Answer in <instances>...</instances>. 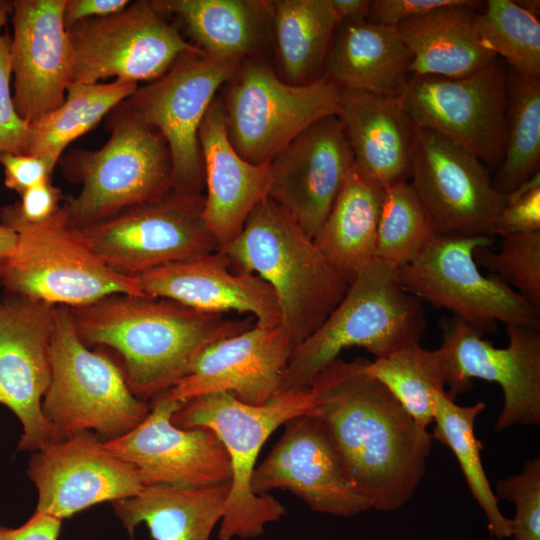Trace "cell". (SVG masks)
Here are the masks:
<instances>
[{
	"label": "cell",
	"mask_w": 540,
	"mask_h": 540,
	"mask_svg": "<svg viewBox=\"0 0 540 540\" xmlns=\"http://www.w3.org/2000/svg\"><path fill=\"white\" fill-rule=\"evenodd\" d=\"M369 360L339 357L311 381L314 412L329 429L347 471L371 507H402L426 470L432 435L367 369Z\"/></svg>",
	"instance_id": "obj_1"
},
{
	"label": "cell",
	"mask_w": 540,
	"mask_h": 540,
	"mask_svg": "<svg viewBox=\"0 0 540 540\" xmlns=\"http://www.w3.org/2000/svg\"><path fill=\"white\" fill-rule=\"evenodd\" d=\"M70 310L86 346L109 347L121 356L127 385L144 402L174 387L206 347L256 324L252 316L232 319L167 298L131 294Z\"/></svg>",
	"instance_id": "obj_2"
},
{
	"label": "cell",
	"mask_w": 540,
	"mask_h": 540,
	"mask_svg": "<svg viewBox=\"0 0 540 540\" xmlns=\"http://www.w3.org/2000/svg\"><path fill=\"white\" fill-rule=\"evenodd\" d=\"M219 250L233 269L255 273L272 287L281 327L293 349L324 323L349 287L314 240L269 197L253 208L240 233Z\"/></svg>",
	"instance_id": "obj_3"
},
{
	"label": "cell",
	"mask_w": 540,
	"mask_h": 540,
	"mask_svg": "<svg viewBox=\"0 0 540 540\" xmlns=\"http://www.w3.org/2000/svg\"><path fill=\"white\" fill-rule=\"evenodd\" d=\"M425 328L421 300L404 289L396 268L375 258L352 280L324 323L294 347L277 393L309 387L344 349L360 347L384 358L418 344Z\"/></svg>",
	"instance_id": "obj_4"
},
{
	"label": "cell",
	"mask_w": 540,
	"mask_h": 540,
	"mask_svg": "<svg viewBox=\"0 0 540 540\" xmlns=\"http://www.w3.org/2000/svg\"><path fill=\"white\" fill-rule=\"evenodd\" d=\"M310 387L276 393L267 403L253 406L230 393L194 398L172 416L182 429L206 427L220 439L231 466L230 493L218 529V540L253 539L286 509L274 497L256 495L251 481L260 450L268 437L291 418L314 410Z\"/></svg>",
	"instance_id": "obj_5"
},
{
	"label": "cell",
	"mask_w": 540,
	"mask_h": 540,
	"mask_svg": "<svg viewBox=\"0 0 540 540\" xmlns=\"http://www.w3.org/2000/svg\"><path fill=\"white\" fill-rule=\"evenodd\" d=\"M106 124L110 137L101 148L71 150L59 160L67 179L81 185L63 204L78 228L173 191L170 152L160 132L122 103Z\"/></svg>",
	"instance_id": "obj_6"
},
{
	"label": "cell",
	"mask_w": 540,
	"mask_h": 540,
	"mask_svg": "<svg viewBox=\"0 0 540 540\" xmlns=\"http://www.w3.org/2000/svg\"><path fill=\"white\" fill-rule=\"evenodd\" d=\"M0 220L17 234L14 250L0 257L5 292L70 308L113 294L143 296L134 276L115 272L88 246L63 205L39 224L20 222L1 210Z\"/></svg>",
	"instance_id": "obj_7"
},
{
	"label": "cell",
	"mask_w": 540,
	"mask_h": 540,
	"mask_svg": "<svg viewBox=\"0 0 540 540\" xmlns=\"http://www.w3.org/2000/svg\"><path fill=\"white\" fill-rule=\"evenodd\" d=\"M52 377L42 413L54 441L84 431L111 440L140 424L149 403L133 395L123 368L78 337L70 307L57 305L50 347ZM105 440V441H106Z\"/></svg>",
	"instance_id": "obj_8"
},
{
	"label": "cell",
	"mask_w": 540,
	"mask_h": 540,
	"mask_svg": "<svg viewBox=\"0 0 540 540\" xmlns=\"http://www.w3.org/2000/svg\"><path fill=\"white\" fill-rule=\"evenodd\" d=\"M222 102L229 141L253 164L270 162L315 122L339 113V88L322 75L294 85L259 57L244 59Z\"/></svg>",
	"instance_id": "obj_9"
},
{
	"label": "cell",
	"mask_w": 540,
	"mask_h": 540,
	"mask_svg": "<svg viewBox=\"0 0 540 540\" xmlns=\"http://www.w3.org/2000/svg\"><path fill=\"white\" fill-rule=\"evenodd\" d=\"M491 236L437 234L408 264L397 269L404 289L446 309L483 335L497 324L540 329V310L500 278L480 272L474 252Z\"/></svg>",
	"instance_id": "obj_10"
},
{
	"label": "cell",
	"mask_w": 540,
	"mask_h": 540,
	"mask_svg": "<svg viewBox=\"0 0 540 540\" xmlns=\"http://www.w3.org/2000/svg\"><path fill=\"white\" fill-rule=\"evenodd\" d=\"M241 61L220 59L202 50L183 53L160 77L140 86L122 105L156 128L169 148L173 191L203 195L201 123L217 91Z\"/></svg>",
	"instance_id": "obj_11"
},
{
	"label": "cell",
	"mask_w": 540,
	"mask_h": 540,
	"mask_svg": "<svg viewBox=\"0 0 540 540\" xmlns=\"http://www.w3.org/2000/svg\"><path fill=\"white\" fill-rule=\"evenodd\" d=\"M415 127L434 130L498 169L506 146L507 68L497 57L462 78L411 76L396 98Z\"/></svg>",
	"instance_id": "obj_12"
},
{
	"label": "cell",
	"mask_w": 540,
	"mask_h": 540,
	"mask_svg": "<svg viewBox=\"0 0 540 540\" xmlns=\"http://www.w3.org/2000/svg\"><path fill=\"white\" fill-rule=\"evenodd\" d=\"M204 195L171 191L79 228L88 246L115 272L137 276L219 249L206 226Z\"/></svg>",
	"instance_id": "obj_13"
},
{
	"label": "cell",
	"mask_w": 540,
	"mask_h": 540,
	"mask_svg": "<svg viewBox=\"0 0 540 540\" xmlns=\"http://www.w3.org/2000/svg\"><path fill=\"white\" fill-rule=\"evenodd\" d=\"M73 50V82L115 80L138 84L163 75L188 51V42L153 1L131 2L122 11L67 27ZM72 82V83H73Z\"/></svg>",
	"instance_id": "obj_14"
},
{
	"label": "cell",
	"mask_w": 540,
	"mask_h": 540,
	"mask_svg": "<svg viewBox=\"0 0 540 540\" xmlns=\"http://www.w3.org/2000/svg\"><path fill=\"white\" fill-rule=\"evenodd\" d=\"M410 161V184L437 234L495 236L507 198L473 153L434 130L415 127Z\"/></svg>",
	"instance_id": "obj_15"
},
{
	"label": "cell",
	"mask_w": 540,
	"mask_h": 540,
	"mask_svg": "<svg viewBox=\"0 0 540 540\" xmlns=\"http://www.w3.org/2000/svg\"><path fill=\"white\" fill-rule=\"evenodd\" d=\"M508 345L494 347L482 334L454 317L441 322L443 361L448 396L468 392L472 380L498 383L502 410L495 429L540 424V330L507 326Z\"/></svg>",
	"instance_id": "obj_16"
},
{
	"label": "cell",
	"mask_w": 540,
	"mask_h": 540,
	"mask_svg": "<svg viewBox=\"0 0 540 540\" xmlns=\"http://www.w3.org/2000/svg\"><path fill=\"white\" fill-rule=\"evenodd\" d=\"M252 491L292 492L315 512L351 517L372 509L357 489L324 421L314 410L284 424V432L254 470Z\"/></svg>",
	"instance_id": "obj_17"
},
{
	"label": "cell",
	"mask_w": 540,
	"mask_h": 540,
	"mask_svg": "<svg viewBox=\"0 0 540 540\" xmlns=\"http://www.w3.org/2000/svg\"><path fill=\"white\" fill-rule=\"evenodd\" d=\"M56 306L5 292L0 299V404L22 424L20 451L54 442L42 413L51 377Z\"/></svg>",
	"instance_id": "obj_18"
},
{
	"label": "cell",
	"mask_w": 540,
	"mask_h": 540,
	"mask_svg": "<svg viewBox=\"0 0 540 540\" xmlns=\"http://www.w3.org/2000/svg\"><path fill=\"white\" fill-rule=\"evenodd\" d=\"M183 404L156 398L134 429L104 441L108 451L137 468L144 487L201 488L231 481L229 456L211 429L173 424L172 416Z\"/></svg>",
	"instance_id": "obj_19"
},
{
	"label": "cell",
	"mask_w": 540,
	"mask_h": 540,
	"mask_svg": "<svg viewBox=\"0 0 540 540\" xmlns=\"http://www.w3.org/2000/svg\"><path fill=\"white\" fill-rule=\"evenodd\" d=\"M27 475L38 492L34 513L57 519L90 506L137 495V468L113 455L91 431L50 442L29 459Z\"/></svg>",
	"instance_id": "obj_20"
},
{
	"label": "cell",
	"mask_w": 540,
	"mask_h": 540,
	"mask_svg": "<svg viewBox=\"0 0 540 540\" xmlns=\"http://www.w3.org/2000/svg\"><path fill=\"white\" fill-rule=\"evenodd\" d=\"M65 1H11L13 101L29 124L59 107L73 82V50L63 17Z\"/></svg>",
	"instance_id": "obj_21"
},
{
	"label": "cell",
	"mask_w": 540,
	"mask_h": 540,
	"mask_svg": "<svg viewBox=\"0 0 540 540\" xmlns=\"http://www.w3.org/2000/svg\"><path fill=\"white\" fill-rule=\"evenodd\" d=\"M353 165L354 156L339 118L325 117L270 161L268 197L313 239Z\"/></svg>",
	"instance_id": "obj_22"
},
{
	"label": "cell",
	"mask_w": 540,
	"mask_h": 540,
	"mask_svg": "<svg viewBox=\"0 0 540 540\" xmlns=\"http://www.w3.org/2000/svg\"><path fill=\"white\" fill-rule=\"evenodd\" d=\"M292 350L281 326L255 324L206 347L188 374L160 397L186 403L207 394L230 393L246 404L264 405L277 393Z\"/></svg>",
	"instance_id": "obj_23"
},
{
	"label": "cell",
	"mask_w": 540,
	"mask_h": 540,
	"mask_svg": "<svg viewBox=\"0 0 540 540\" xmlns=\"http://www.w3.org/2000/svg\"><path fill=\"white\" fill-rule=\"evenodd\" d=\"M134 277L143 296L171 299L205 312L246 313L263 328L281 326L272 287L255 273L233 269L219 249Z\"/></svg>",
	"instance_id": "obj_24"
},
{
	"label": "cell",
	"mask_w": 540,
	"mask_h": 540,
	"mask_svg": "<svg viewBox=\"0 0 540 540\" xmlns=\"http://www.w3.org/2000/svg\"><path fill=\"white\" fill-rule=\"evenodd\" d=\"M206 194L203 217L219 247L242 230L253 208L268 197L270 162L253 164L229 141L222 101L215 98L199 129Z\"/></svg>",
	"instance_id": "obj_25"
},
{
	"label": "cell",
	"mask_w": 540,
	"mask_h": 540,
	"mask_svg": "<svg viewBox=\"0 0 540 540\" xmlns=\"http://www.w3.org/2000/svg\"><path fill=\"white\" fill-rule=\"evenodd\" d=\"M339 106L354 164L383 188L408 181L415 126L397 99L339 88Z\"/></svg>",
	"instance_id": "obj_26"
},
{
	"label": "cell",
	"mask_w": 540,
	"mask_h": 540,
	"mask_svg": "<svg viewBox=\"0 0 540 540\" xmlns=\"http://www.w3.org/2000/svg\"><path fill=\"white\" fill-rule=\"evenodd\" d=\"M412 58L396 26L345 20L334 33L323 75L338 88L397 98L410 78Z\"/></svg>",
	"instance_id": "obj_27"
},
{
	"label": "cell",
	"mask_w": 540,
	"mask_h": 540,
	"mask_svg": "<svg viewBox=\"0 0 540 540\" xmlns=\"http://www.w3.org/2000/svg\"><path fill=\"white\" fill-rule=\"evenodd\" d=\"M476 13L472 6H445L397 24L413 56L409 74L462 78L492 63L498 56L483 45Z\"/></svg>",
	"instance_id": "obj_28"
},
{
	"label": "cell",
	"mask_w": 540,
	"mask_h": 540,
	"mask_svg": "<svg viewBox=\"0 0 540 540\" xmlns=\"http://www.w3.org/2000/svg\"><path fill=\"white\" fill-rule=\"evenodd\" d=\"M229 493L230 481L201 488L152 485L112 506L130 534L144 523L154 540H210Z\"/></svg>",
	"instance_id": "obj_29"
},
{
	"label": "cell",
	"mask_w": 540,
	"mask_h": 540,
	"mask_svg": "<svg viewBox=\"0 0 540 540\" xmlns=\"http://www.w3.org/2000/svg\"><path fill=\"white\" fill-rule=\"evenodd\" d=\"M163 14L176 16L193 45L205 54L242 61L259 57L270 33V1L157 0Z\"/></svg>",
	"instance_id": "obj_30"
},
{
	"label": "cell",
	"mask_w": 540,
	"mask_h": 540,
	"mask_svg": "<svg viewBox=\"0 0 540 540\" xmlns=\"http://www.w3.org/2000/svg\"><path fill=\"white\" fill-rule=\"evenodd\" d=\"M384 192L354 164L313 238L349 284L375 259Z\"/></svg>",
	"instance_id": "obj_31"
},
{
	"label": "cell",
	"mask_w": 540,
	"mask_h": 540,
	"mask_svg": "<svg viewBox=\"0 0 540 540\" xmlns=\"http://www.w3.org/2000/svg\"><path fill=\"white\" fill-rule=\"evenodd\" d=\"M271 33L287 83L314 81L340 24L330 0L270 1Z\"/></svg>",
	"instance_id": "obj_32"
},
{
	"label": "cell",
	"mask_w": 540,
	"mask_h": 540,
	"mask_svg": "<svg viewBox=\"0 0 540 540\" xmlns=\"http://www.w3.org/2000/svg\"><path fill=\"white\" fill-rule=\"evenodd\" d=\"M138 87L122 80L71 83L59 107L29 124L24 154L44 157L57 165L70 143L97 126Z\"/></svg>",
	"instance_id": "obj_33"
},
{
	"label": "cell",
	"mask_w": 540,
	"mask_h": 540,
	"mask_svg": "<svg viewBox=\"0 0 540 540\" xmlns=\"http://www.w3.org/2000/svg\"><path fill=\"white\" fill-rule=\"evenodd\" d=\"M485 407L481 401L470 406H460L446 391L440 393L431 435L452 450L472 496L486 516L490 536L502 540L512 536V522L500 511L498 498L483 468L482 444L474 431L475 419Z\"/></svg>",
	"instance_id": "obj_34"
},
{
	"label": "cell",
	"mask_w": 540,
	"mask_h": 540,
	"mask_svg": "<svg viewBox=\"0 0 540 540\" xmlns=\"http://www.w3.org/2000/svg\"><path fill=\"white\" fill-rule=\"evenodd\" d=\"M506 130L504 159L492 181L503 195L539 171L540 78L507 68Z\"/></svg>",
	"instance_id": "obj_35"
},
{
	"label": "cell",
	"mask_w": 540,
	"mask_h": 540,
	"mask_svg": "<svg viewBox=\"0 0 540 540\" xmlns=\"http://www.w3.org/2000/svg\"><path fill=\"white\" fill-rule=\"evenodd\" d=\"M367 369L420 426L427 428L434 421L437 397L446 391L439 349L427 350L420 343L414 344L387 357L369 360Z\"/></svg>",
	"instance_id": "obj_36"
},
{
	"label": "cell",
	"mask_w": 540,
	"mask_h": 540,
	"mask_svg": "<svg viewBox=\"0 0 540 540\" xmlns=\"http://www.w3.org/2000/svg\"><path fill=\"white\" fill-rule=\"evenodd\" d=\"M483 45L513 71L540 78L539 19L515 1L489 0L476 13Z\"/></svg>",
	"instance_id": "obj_37"
},
{
	"label": "cell",
	"mask_w": 540,
	"mask_h": 540,
	"mask_svg": "<svg viewBox=\"0 0 540 540\" xmlns=\"http://www.w3.org/2000/svg\"><path fill=\"white\" fill-rule=\"evenodd\" d=\"M437 235L408 181L385 188L375 258L396 269L408 264Z\"/></svg>",
	"instance_id": "obj_38"
},
{
	"label": "cell",
	"mask_w": 540,
	"mask_h": 540,
	"mask_svg": "<svg viewBox=\"0 0 540 540\" xmlns=\"http://www.w3.org/2000/svg\"><path fill=\"white\" fill-rule=\"evenodd\" d=\"M474 259L540 310V231L503 236L497 251L478 248Z\"/></svg>",
	"instance_id": "obj_39"
},
{
	"label": "cell",
	"mask_w": 540,
	"mask_h": 540,
	"mask_svg": "<svg viewBox=\"0 0 540 540\" xmlns=\"http://www.w3.org/2000/svg\"><path fill=\"white\" fill-rule=\"evenodd\" d=\"M495 494L515 505L514 540H540V457L527 461L521 473L499 480Z\"/></svg>",
	"instance_id": "obj_40"
},
{
	"label": "cell",
	"mask_w": 540,
	"mask_h": 540,
	"mask_svg": "<svg viewBox=\"0 0 540 540\" xmlns=\"http://www.w3.org/2000/svg\"><path fill=\"white\" fill-rule=\"evenodd\" d=\"M11 1L0 0V158L6 154H24L29 123L18 114L12 94L10 36L6 31Z\"/></svg>",
	"instance_id": "obj_41"
},
{
	"label": "cell",
	"mask_w": 540,
	"mask_h": 540,
	"mask_svg": "<svg viewBox=\"0 0 540 540\" xmlns=\"http://www.w3.org/2000/svg\"><path fill=\"white\" fill-rule=\"evenodd\" d=\"M507 202L499 217L495 235L540 231V173L537 171L515 190L506 194Z\"/></svg>",
	"instance_id": "obj_42"
},
{
	"label": "cell",
	"mask_w": 540,
	"mask_h": 540,
	"mask_svg": "<svg viewBox=\"0 0 540 540\" xmlns=\"http://www.w3.org/2000/svg\"><path fill=\"white\" fill-rule=\"evenodd\" d=\"M4 170V185L19 195L26 190L51 181L55 164L31 154H6L0 158Z\"/></svg>",
	"instance_id": "obj_43"
},
{
	"label": "cell",
	"mask_w": 540,
	"mask_h": 540,
	"mask_svg": "<svg viewBox=\"0 0 540 540\" xmlns=\"http://www.w3.org/2000/svg\"><path fill=\"white\" fill-rule=\"evenodd\" d=\"M19 203L2 207L1 211L26 224H39L61 208L62 193L52 181L26 190Z\"/></svg>",
	"instance_id": "obj_44"
},
{
	"label": "cell",
	"mask_w": 540,
	"mask_h": 540,
	"mask_svg": "<svg viewBox=\"0 0 540 540\" xmlns=\"http://www.w3.org/2000/svg\"><path fill=\"white\" fill-rule=\"evenodd\" d=\"M482 2L471 0H376L371 1L367 20L370 22L396 26L400 22L426 14L437 8L467 5L478 8Z\"/></svg>",
	"instance_id": "obj_45"
},
{
	"label": "cell",
	"mask_w": 540,
	"mask_h": 540,
	"mask_svg": "<svg viewBox=\"0 0 540 540\" xmlns=\"http://www.w3.org/2000/svg\"><path fill=\"white\" fill-rule=\"evenodd\" d=\"M61 521L46 514L34 513L17 528L0 526V540H58Z\"/></svg>",
	"instance_id": "obj_46"
},
{
	"label": "cell",
	"mask_w": 540,
	"mask_h": 540,
	"mask_svg": "<svg viewBox=\"0 0 540 540\" xmlns=\"http://www.w3.org/2000/svg\"><path fill=\"white\" fill-rule=\"evenodd\" d=\"M128 0H66L64 23L66 28L83 20L107 17L125 9Z\"/></svg>",
	"instance_id": "obj_47"
},
{
	"label": "cell",
	"mask_w": 540,
	"mask_h": 540,
	"mask_svg": "<svg viewBox=\"0 0 540 540\" xmlns=\"http://www.w3.org/2000/svg\"><path fill=\"white\" fill-rule=\"evenodd\" d=\"M331 4L340 19V22L345 20H360L367 19L371 1L368 0H330Z\"/></svg>",
	"instance_id": "obj_48"
},
{
	"label": "cell",
	"mask_w": 540,
	"mask_h": 540,
	"mask_svg": "<svg viewBox=\"0 0 540 540\" xmlns=\"http://www.w3.org/2000/svg\"><path fill=\"white\" fill-rule=\"evenodd\" d=\"M17 243L16 232L0 223V257L10 254Z\"/></svg>",
	"instance_id": "obj_49"
},
{
	"label": "cell",
	"mask_w": 540,
	"mask_h": 540,
	"mask_svg": "<svg viewBox=\"0 0 540 540\" xmlns=\"http://www.w3.org/2000/svg\"><path fill=\"white\" fill-rule=\"evenodd\" d=\"M522 9L529 12L530 14L534 15L536 18H538L539 15V9H540V2L538 0H520L515 1Z\"/></svg>",
	"instance_id": "obj_50"
},
{
	"label": "cell",
	"mask_w": 540,
	"mask_h": 540,
	"mask_svg": "<svg viewBox=\"0 0 540 540\" xmlns=\"http://www.w3.org/2000/svg\"><path fill=\"white\" fill-rule=\"evenodd\" d=\"M489 540H494V539L490 536Z\"/></svg>",
	"instance_id": "obj_51"
}]
</instances>
